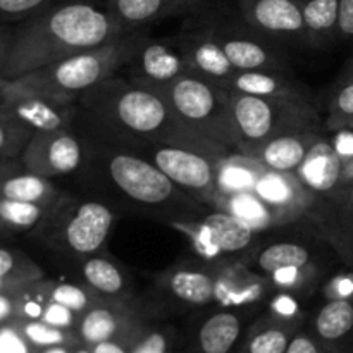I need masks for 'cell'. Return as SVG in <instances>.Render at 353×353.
<instances>
[{
	"mask_svg": "<svg viewBox=\"0 0 353 353\" xmlns=\"http://www.w3.org/2000/svg\"><path fill=\"white\" fill-rule=\"evenodd\" d=\"M310 45L326 43L338 34L340 0H299Z\"/></svg>",
	"mask_w": 353,
	"mask_h": 353,
	"instance_id": "d4e9b609",
	"label": "cell"
},
{
	"mask_svg": "<svg viewBox=\"0 0 353 353\" xmlns=\"http://www.w3.org/2000/svg\"><path fill=\"white\" fill-rule=\"evenodd\" d=\"M37 131L14 117L12 114L0 109V157L21 159L24 148Z\"/></svg>",
	"mask_w": 353,
	"mask_h": 353,
	"instance_id": "4dcf8cb0",
	"label": "cell"
},
{
	"mask_svg": "<svg viewBox=\"0 0 353 353\" xmlns=\"http://www.w3.org/2000/svg\"><path fill=\"white\" fill-rule=\"evenodd\" d=\"M155 93L168 102L176 119L193 134L243 155L226 90L192 71L183 72Z\"/></svg>",
	"mask_w": 353,
	"mask_h": 353,
	"instance_id": "277c9868",
	"label": "cell"
},
{
	"mask_svg": "<svg viewBox=\"0 0 353 353\" xmlns=\"http://www.w3.org/2000/svg\"><path fill=\"white\" fill-rule=\"evenodd\" d=\"M12 316H16L14 296L9 293H0V323H6Z\"/></svg>",
	"mask_w": 353,
	"mask_h": 353,
	"instance_id": "c3c4849f",
	"label": "cell"
},
{
	"mask_svg": "<svg viewBox=\"0 0 353 353\" xmlns=\"http://www.w3.org/2000/svg\"><path fill=\"white\" fill-rule=\"evenodd\" d=\"M353 124V81H345L331 102V130H345Z\"/></svg>",
	"mask_w": 353,
	"mask_h": 353,
	"instance_id": "8d00e7d4",
	"label": "cell"
},
{
	"mask_svg": "<svg viewBox=\"0 0 353 353\" xmlns=\"http://www.w3.org/2000/svg\"><path fill=\"white\" fill-rule=\"evenodd\" d=\"M217 178H219L221 192L226 196L231 193L254 192L259 176H255L250 169H247L240 162H234V155H231L219 162Z\"/></svg>",
	"mask_w": 353,
	"mask_h": 353,
	"instance_id": "d6a6232c",
	"label": "cell"
},
{
	"mask_svg": "<svg viewBox=\"0 0 353 353\" xmlns=\"http://www.w3.org/2000/svg\"><path fill=\"white\" fill-rule=\"evenodd\" d=\"M209 2L210 0H178V2L174 3V7L171 9V12H169L168 17L196 12V10L203 9V7H205Z\"/></svg>",
	"mask_w": 353,
	"mask_h": 353,
	"instance_id": "bcb514c9",
	"label": "cell"
},
{
	"mask_svg": "<svg viewBox=\"0 0 353 353\" xmlns=\"http://www.w3.org/2000/svg\"><path fill=\"white\" fill-rule=\"evenodd\" d=\"M293 334L283 326H269L259 330L248 338L245 353H286Z\"/></svg>",
	"mask_w": 353,
	"mask_h": 353,
	"instance_id": "e575fe53",
	"label": "cell"
},
{
	"mask_svg": "<svg viewBox=\"0 0 353 353\" xmlns=\"http://www.w3.org/2000/svg\"><path fill=\"white\" fill-rule=\"evenodd\" d=\"M228 97L241 152L248 157L271 138L319 128V117L309 100L262 99L230 92Z\"/></svg>",
	"mask_w": 353,
	"mask_h": 353,
	"instance_id": "5b68a950",
	"label": "cell"
},
{
	"mask_svg": "<svg viewBox=\"0 0 353 353\" xmlns=\"http://www.w3.org/2000/svg\"><path fill=\"white\" fill-rule=\"evenodd\" d=\"M0 196L21 200V202L43 203V205L59 203V192L52 185L50 179L26 171V169L9 176L0 183Z\"/></svg>",
	"mask_w": 353,
	"mask_h": 353,
	"instance_id": "44dd1931",
	"label": "cell"
},
{
	"mask_svg": "<svg viewBox=\"0 0 353 353\" xmlns=\"http://www.w3.org/2000/svg\"><path fill=\"white\" fill-rule=\"evenodd\" d=\"M176 2L178 0H105L103 6L124 31H134L168 17Z\"/></svg>",
	"mask_w": 353,
	"mask_h": 353,
	"instance_id": "ffe728a7",
	"label": "cell"
},
{
	"mask_svg": "<svg viewBox=\"0 0 353 353\" xmlns=\"http://www.w3.org/2000/svg\"><path fill=\"white\" fill-rule=\"evenodd\" d=\"M74 347H68V345H59V347H47L40 348L37 353H72Z\"/></svg>",
	"mask_w": 353,
	"mask_h": 353,
	"instance_id": "f907efd6",
	"label": "cell"
},
{
	"mask_svg": "<svg viewBox=\"0 0 353 353\" xmlns=\"http://www.w3.org/2000/svg\"><path fill=\"white\" fill-rule=\"evenodd\" d=\"M126 68L133 79L131 83L152 92L164 88L172 79L188 71L179 50H172L165 43L150 41L148 38Z\"/></svg>",
	"mask_w": 353,
	"mask_h": 353,
	"instance_id": "4fadbf2b",
	"label": "cell"
},
{
	"mask_svg": "<svg viewBox=\"0 0 353 353\" xmlns=\"http://www.w3.org/2000/svg\"><path fill=\"white\" fill-rule=\"evenodd\" d=\"M334 150L338 152L341 159H347V161H352L353 159V130L352 128H345V130H340L336 140L333 143Z\"/></svg>",
	"mask_w": 353,
	"mask_h": 353,
	"instance_id": "ee69618b",
	"label": "cell"
},
{
	"mask_svg": "<svg viewBox=\"0 0 353 353\" xmlns=\"http://www.w3.org/2000/svg\"><path fill=\"white\" fill-rule=\"evenodd\" d=\"M145 40L147 33L143 28H140L99 47L7 81L23 92L71 105L72 100L79 99L83 93L116 76L119 69L130 64Z\"/></svg>",
	"mask_w": 353,
	"mask_h": 353,
	"instance_id": "3957f363",
	"label": "cell"
},
{
	"mask_svg": "<svg viewBox=\"0 0 353 353\" xmlns=\"http://www.w3.org/2000/svg\"><path fill=\"white\" fill-rule=\"evenodd\" d=\"M17 323L0 326V353H33Z\"/></svg>",
	"mask_w": 353,
	"mask_h": 353,
	"instance_id": "f35d334b",
	"label": "cell"
},
{
	"mask_svg": "<svg viewBox=\"0 0 353 353\" xmlns=\"http://www.w3.org/2000/svg\"><path fill=\"white\" fill-rule=\"evenodd\" d=\"M61 0H0V26L24 23Z\"/></svg>",
	"mask_w": 353,
	"mask_h": 353,
	"instance_id": "d590c367",
	"label": "cell"
},
{
	"mask_svg": "<svg viewBox=\"0 0 353 353\" xmlns=\"http://www.w3.org/2000/svg\"><path fill=\"white\" fill-rule=\"evenodd\" d=\"M228 209L241 217L252 228H262L269 223V207L254 192H240L226 195Z\"/></svg>",
	"mask_w": 353,
	"mask_h": 353,
	"instance_id": "836d02e7",
	"label": "cell"
},
{
	"mask_svg": "<svg viewBox=\"0 0 353 353\" xmlns=\"http://www.w3.org/2000/svg\"><path fill=\"white\" fill-rule=\"evenodd\" d=\"M319 140V130L292 131L262 143L257 150L252 152L250 157L268 171L290 174L302 168L307 155Z\"/></svg>",
	"mask_w": 353,
	"mask_h": 353,
	"instance_id": "9a60e30c",
	"label": "cell"
},
{
	"mask_svg": "<svg viewBox=\"0 0 353 353\" xmlns=\"http://www.w3.org/2000/svg\"><path fill=\"white\" fill-rule=\"evenodd\" d=\"M57 205L21 202L0 196V228L14 231H31L41 226L48 217H54Z\"/></svg>",
	"mask_w": 353,
	"mask_h": 353,
	"instance_id": "4316f807",
	"label": "cell"
},
{
	"mask_svg": "<svg viewBox=\"0 0 353 353\" xmlns=\"http://www.w3.org/2000/svg\"><path fill=\"white\" fill-rule=\"evenodd\" d=\"M0 109L12 114L34 131H54L68 128L71 123V105L52 102L34 93L23 92L3 79L0 85Z\"/></svg>",
	"mask_w": 353,
	"mask_h": 353,
	"instance_id": "8fae6325",
	"label": "cell"
},
{
	"mask_svg": "<svg viewBox=\"0 0 353 353\" xmlns=\"http://www.w3.org/2000/svg\"><path fill=\"white\" fill-rule=\"evenodd\" d=\"M121 24L90 0H61L14 26L3 79H16L121 37Z\"/></svg>",
	"mask_w": 353,
	"mask_h": 353,
	"instance_id": "6da1fadb",
	"label": "cell"
},
{
	"mask_svg": "<svg viewBox=\"0 0 353 353\" xmlns=\"http://www.w3.org/2000/svg\"><path fill=\"white\" fill-rule=\"evenodd\" d=\"M23 164H21L19 159H2L0 157V183L3 181L6 178H9V176L16 174V172L23 171Z\"/></svg>",
	"mask_w": 353,
	"mask_h": 353,
	"instance_id": "681fc988",
	"label": "cell"
},
{
	"mask_svg": "<svg viewBox=\"0 0 353 353\" xmlns=\"http://www.w3.org/2000/svg\"><path fill=\"white\" fill-rule=\"evenodd\" d=\"M41 278V269L24 254L0 248V293L21 292Z\"/></svg>",
	"mask_w": 353,
	"mask_h": 353,
	"instance_id": "484cf974",
	"label": "cell"
},
{
	"mask_svg": "<svg viewBox=\"0 0 353 353\" xmlns=\"http://www.w3.org/2000/svg\"><path fill=\"white\" fill-rule=\"evenodd\" d=\"M348 200H350V205L353 207V186L348 190Z\"/></svg>",
	"mask_w": 353,
	"mask_h": 353,
	"instance_id": "db71d44e",
	"label": "cell"
},
{
	"mask_svg": "<svg viewBox=\"0 0 353 353\" xmlns=\"http://www.w3.org/2000/svg\"><path fill=\"white\" fill-rule=\"evenodd\" d=\"M199 223L205 230L207 236L210 238L219 257L243 252L254 243V228L226 209H217L214 212L203 214Z\"/></svg>",
	"mask_w": 353,
	"mask_h": 353,
	"instance_id": "ac0fdd59",
	"label": "cell"
},
{
	"mask_svg": "<svg viewBox=\"0 0 353 353\" xmlns=\"http://www.w3.org/2000/svg\"><path fill=\"white\" fill-rule=\"evenodd\" d=\"M21 333L24 334L33 348H47L59 347V345H68V347H78L81 343L78 334L71 333V330H62V327L50 326L41 319L37 321H17Z\"/></svg>",
	"mask_w": 353,
	"mask_h": 353,
	"instance_id": "f546056e",
	"label": "cell"
},
{
	"mask_svg": "<svg viewBox=\"0 0 353 353\" xmlns=\"http://www.w3.org/2000/svg\"><path fill=\"white\" fill-rule=\"evenodd\" d=\"M257 268L265 274H274L283 269H303L310 262V252L303 245L274 243L262 250L257 257Z\"/></svg>",
	"mask_w": 353,
	"mask_h": 353,
	"instance_id": "83f0119b",
	"label": "cell"
},
{
	"mask_svg": "<svg viewBox=\"0 0 353 353\" xmlns=\"http://www.w3.org/2000/svg\"><path fill=\"white\" fill-rule=\"evenodd\" d=\"M350 128H352V130H353V124H352V126H350Z\"/></svg>",
	"mask_w": 353,
	"mask_h": 353,
	"instance_id": "6f0895ef",
	"label": "cell"
},
{
	"mask_svg": "<svg viewBox=\"0 0 353 353\" xmlns=\"http://www.w3.org/2000/svg\"><path fill=\"white\" fill-rule=\"evenodd\" d=\"M254 193L268 207H286L295 199V192H293V186L290 185L286 174L268 171V169L264 174L259 176Z\"/></svg>",
	"mask_w": 353,
	"mask_h": 353,
	"instance_id": "1f68e13d",
	"label": "cell"
},
{
	"mask_svg": "<svg viewBox=\"0 0 353 353\" xmlns=\"http://www.w3.org/2000/svg\"><path fill=\"white\" fill-rule=\"evenodd\" d=\"M107 178L117 192L131 202L154 209H169L186 217V214H207L200 203L174 185L154 162L131 152L107 150L103 155Z\"/></svg>",
	"mask_w": 353,
	"mask_h": 353,
	"instance_id": "8992f818",
	"label": "cell"
},
{
	"mask_svg": "<svg viewBox=\"0 0 353 353\" xmlns=\"http://www.w3.org/2000/svg\"><path fill=\"white\" fill-rule=\"evenodd\" d=\"M286 353H340V352L331 348L330 345L323 343L321 340H316V338L309 336V334L299 333V334H293Z\"/></svg>",
	"mask_w": 353,
	"mask_h": 353,
	"instance_id": "b9f144b4",
	"label": "cell"
},
{
	"mask_svg": "<svg viewBox=\"0 0 353 353\" xmlns=\"http://www.w3.org/2000/svg\"><path fill=\"white\" fill-rule=\"evenodd\" d=\"M168 290L188 305H207L216 299L217 285L210 274L196 269H178L168 278Z\"/></svg>",
	"mask_w": 353,
	"mask_h": 353,
	"instance_id": "7402d4cb",
	"label": "cell"
},
{
	"mask_svg": "<svg viewBox=\"0 0 353 353\" xmlns=\"http://www.w3.org/2000/svg\"><path fill=\"white\" fill-rule=\"evenodd\" d=\"M150 162L196 202L221 207L224 199L217 178L221 161L203 152L174 145H150Z\"/></svg>",
	"mask_w": 353,
	"mask_h": 353,
	"instance_id": "52a82bcc",
	"label": "cell"
},
{
	"mask_svg": "<svg viewBox=\"0 0 353 353\" xmlns=\"http://www.w3.org/2000/svg\"><path fill=\"white\" fill-rule=\"evenodd\" d=\"M72 353H93L90 347H74V352Z\"/></svg>",
	"mask_w": 353,
	"mask_h": 353,
	"instance_id": "816d5d0a",
	"label": "cell"
},
{
	"mask_svg": "<svg viewBox=\"0 0 353 353\" xmlns=\"http://www.w3.org/2000/svg\"><path fill=\"white\" fill-rule=\"evenodd\" d=\"M19 161L26 171L48 179L71 174L83 164V145L68 128L37 131Z\"/></svg>",
	"mask_w": 353,
	"mask_h": 353,
	"instance_id": "ba28073f",
	"label": "cell"
},
{
	"mask_svg": "<svg viewBox=\"0 0 353 353\" xmlns=\"http://www.w3.org/2000/svg\"><path fill=\"white\" fill-rule=\"evenodd\" d=\"M131 353H169V338L162 331H143Z\"/></svg>",
	"mask_w": 353,
	"mask_h": 353,
	"instance_id": "ab89813d",
	"label": "cell"
},
{
	"mask_svg": "<svg viewBox=\"0 0 353 353\" xmlns=\"http://www.w3.org/2000/svg\"><path fill=\"white\" fill-rule=\"evenodd\" d=\"M316 333L317 338L331 348L347 340L353 333L352 300L338 296L327 302L316 317Z\"/></svg>",
	"mask_w": 353,
	"mask_h": 353,
	"instance_id": "603a6c76",
	"label": "cell"
},
{
	"mask_svg": "<svg viewBox=\"0 0 353 353\" xmlns=\"http://www.w3.org/2000/svg\"><path fill=\"white\" fill-rule=\"evenodd\" d=\"M79 103L93 124L123 140L193 148L217 161L234 155L186 130L159 93L123 81L117 76L83 93Z\"/></svg>",
	"mask_w": 353,
	"mask_h": 353,
	"instance_id": "7a4b0ae2",
	"label": "cell"
},
{
	"mask_svg": "<svg viewBox=\"0 0 353 353\" xmlns=\"http://www.w3.org/2000/svg\"><path fill=\"white\" fill-rule=\"evenodd\" d=\"M143 331L131 312L123 307L93 303L86 312H83L76 334L85 347H93L107 340H119L133 347Z\"/></svg>",
	"mask_w": 353,
	"mask_h": 353,
	"instance_id": "5bb4252c",
	"label": "cell"
},
{
	"mask_svg": "<svg viewBox=\"0 0 353 353\" xmlns=\"http://www.w3.org/2000/svg\"><path fill=\"white\" fill-rule=\"evenodd\" d=\"M179 54L188 71L223 86L236 69L231 65L223 47L205 31L190 33L179 41Z\"/></svg>",
	"mask_w": 353,
	"mask_h": 353,
	"instance_id": "2e32d148",
	"label": "cell"
},
{
	"mask_svg": "<svg viewBox=\"0 0 353 353\" xmlns=\"http://www.w3.org/2000/svg\"><path fill=\"white\" fill-rule=\"evenodd\" d=\"M48 302L61 303V305L68 307V309H71L76 314L86 312L93 305V300L90 299L88 293L81 286L71 285V283L55 285L48 292Z\"/></svg>",
	"mask_w": 353,
	"mask_h": 353,
	"instance_id": "74e56055",
	"label": "cell"
},
{
	"mask_svg": "<svg viewBox=\"0 0 353 353\" xmlns=\"http://www.w3.org/2000/svg\"><path fill=\"white\" fill-rule=\"evenodd\" d=\"M223 90L240 95L262 97V99H295L309 100V93L283 72L236 71L223 86Z\"/></svg>",
	"mask_w": 353,
	"mask_h": 353,
	"instance_id": "e0dca14e",
	"label": "cell"
},
{
	"mask_svg": "<svg viewBox=\"0 0 353 353\" xmlns=\"http://www.w3.org/2000/svg\"><path fill=\"white\" fill-rule=\"evenodd\" d=\"M83 278L100 295L116 296L124 290V278L119 269L102 257H92L83 264Z\"/></svg>",
	"mask_w": 353,
	"mask_h": 353,
	"instance_id": "f1b7e54d",
	"label": "cell"
},
{
	"mask_svg": "<svg viewBox=\"0 0 353 353\" xmlns=\"http://www.w3.org/2000/svg\"><path fill=\"white\" fill-rule=\"evenodd\" d=\"M240 19L269 41H307L299 0H238Z\"/></svg>",
	"mask_w": 353,
	"mask_h": 353,
	"instance_id": "30bf717a",
	"label": "cell"
},
{
	"mask_svg": "<svg viewBox=\"0 0 353 353\" xmlns=\"http://www.w3.org/2000/svg\"><path fill=\"white\" fill-rule=\"evenodd\" d=\"M114 224L112 210L102 202H83L62 226L64 245L78 255H92L102 248Z\"/></svg>",
	"mask_w": 353,
	"mask_h": 353,
	"instance_id": "7c38bea8",
	"label": "cell"
},
{
	"mask_svg": "<svg viewBox=\"0 0 353 353\" xmlns=\"http://www.w3.org/2000/svg\"><path fill=\"white\" fill-rule=\"evenodd\" d=\"M12 34V26H0V81H3V69H6L7 59H9Z\"/></svg>",
	"mask_w": 353,
	"mask_h": 353,
	"instance_id": "f6af8a7d",
	"label": "cell"
},
{
	"mask_svg": "<svg viewBox=\"0 0 353 353\" xmlns=\"http://www.w3.org/2000/svg\"><path fill=\"white\" fill-rule=\"evenodd\" d=\"M338 37L353 38V0H340Z\"/></svg>",
	"mask_w": 353,
	"mask_h": 353,
	"instance_id": "7bdbcfd3",
	"label": "cell"
},
{
	"mask_svg": "<svg viewBox=\"0 0 353 353\" xmlns=\"http://www.w3.org/2000/svg\"><path fill=\"white\" fill-rule=\"evenodd\" d=\"M41 321L50 326L62 327V330H71L76 323V312H72L68 307L61 305V303L55 302H47L45 303L43 316H41Z\"/></svg>",
	"mask_w": 353,
	"mask_h": 353,
	"instance_id": "60d3db41",
	"label": "cell"
},
{
	"mask_svg": "<svg viewBox=\"0 0 353 353\" xmlns=\"http://www.w3.org/2000/svg\"><path fill=\"white\" fill-rule=\"evenodd\" d=\"M203 31L223 47L224 54L236 71L283 72L285 65L278 52L271 48L272 41L255 33L245 23L241 28H233L231 24L219 26L217 21H212Z\"/></svg>",
	"mask_w": 353,
	"mask_h": 353,
	"instance_id": "9c48e42d",
	"label": "cell"
},
{
	"mask_svg": "<svg viewBox=\"0 0 353 353\" xmlns=\"http://www.w3.org/2000/svg\"><path fill=\"white\" fill-rule=\"evenodd\" d=\"M241 334V319L233 312H217L200 326L202 353H230Z\"/></svg>",
	"mask_w": 353,
	"mask_h": 353,
	"instance_id": "cb8c5ba5",
	"label": "cell"
},
{
	"mask_svg": "<svg viewBox=\"0 0 353 353\" xmlns=\"http://www.w3.org/2000/svg\"><path fill=\"white\" fill-rule=\"evenodd\" d=\"M347 81H353V62H352L350 69H348V76H347Z\"/></svg>",
	"mask_w": 353,
	"mask_h": 353,
	"instance_id": "f5cc1de1",
	"label": "cell"
},
{
	"mask_svg": "<svg viewBox=\"0 0 353 353\" xmlns=\"http://www.w3.org/2000/svg\"><path fill=\"white\" fill-rule=\"evenodd\" d=\"M0 85H2V81H0ZM0 102H2V95H0Z\"/></svg>",
	"mask_w": 353,
	"mask_h": 353,
	"instance_id": "9f6ffc18",
	"label": "cell"
},
{
	"mask_svg": "<svg viewBox=\"0 0 353 353\" xmlns=\"http://www.w3.org/2000/svg\"><path fill=\"white\" fill-rule=\"evenodd\" d=\"M90 2H102L103 3V2H105V0H90Z\"/></svg>",
	"mask_w": 353,
	"mask_h": 353,
	"instance_id": "11a10c76",
	"label": "cell"
},
{
	"mask_svg": "<svg viewBox=\"0 0 353 353\" xmlns=\"http://www.w3.org/2000/svg\"><path fill=\"white\" fill-rule=\"evenodd\" d=\"M92 348L93 353H131V345L124 343V341L119 340H107V341H100V343L93 345Z\"/></svg>",
	"mask_w": 353,
	"mask_h": 353,
	"instance_id": "7dc6e473",
	"label": "cell"
},
{
	"mask_svg": "<svg viewBox=\"0 0 353 353\" xmlns=\"http://www.w3.org/2000/svg\"><path fill=\"white\" fill-rule=\"evenodd\" d=\"M303 185L319 193H336L343 183V159L327 141L319 140L296 171Z\"/></svg>",
	"mask_w": 353,
	"mask_h": 353,
	"instance_id": "d6986e66",
	"label": "cell"
}]
</instances>
